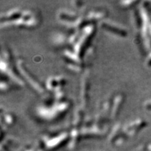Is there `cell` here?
I'll return each mask as SVG.
<instances>
[{
  "instance_id": "6da1fadb",
  "label": "cell",
  "mask_w": 151,
  "mask_h": 151,
  "mask_svg": "<svg viewBox=\"0 0 151 151\" xmlns=\"http://www.w3.org/2000/svg\"><path fill=\"white\" fill-rule=\"evenodd\" d=\"M71 102L67 98L62 100L52 99L46 100L37 106L36 115L41 120L47 122L58 121L65 116L71 109Z\"/></svg>"
},
{
  "instance_id": "7a4b0ae2",
  "label": "cell",
  "mask_w": 151,
  "mask_h": 151,
  "mask_svg": "<svg viewBox=\"0 0 151 151\" xmlns=\"http://www.w3.org/2000/svg\"><path fill=\"white\" fill-rule=\"evenodd\" d=\"M1 72L6 78L13 83L17 88L25 86V82L17 69L16 61L13 58L11 50L7 48H2L1 53Z\"/></svg>"
},
{
  "instance_id": "3957f363",
  "label": "cell",
  "mask_w": 151,
  "mask_h": 151,
  "mask_svg": "<svg viewBox=\"0 0 151 151\" xmlns=\"http://www.w3.org/2000/svg\"><path fill=\"white\" fill-rule=\"evenodd\" d=\"M16 65L17 69L20 73V76L25 82L32 88L36 93L43 95L46 94L47 90L45 85H43L40 81L38 79L30 70L27 67L25 61L21 58H18L16 60Z\"/></svg>"
},
{
  "instance_id": "277c9868",
  "label": "cell",
  "mask_w": 151,
  "mask_h": 151,
  "mask_svg": "<svg viewBox=\"0 0 151 151\" xmlns=\"http://www.w3.org/2000/svg\"><path fill=\"white\" fill-rule=\"evenodd\" d=\"M41 14L38 10L32 9H23L21 16L16 21L9 24L7 27H15L24 29H35L40 25Z\"/></svg>"
},
{
  "instance_id": "5b68a950",
  "label": "cell",
  "mask_w": 151,
  "mask_h": 151,
  "mask_svg": "<svg viewBox=\"0 0 151 151\" xmlns=\"http://www.w3.org/2000/svg\"><path fill=\"white\" fill-rule=\"evenodd\" d=\"M61 55L62 60L69 70L75 73H81L86 71L85 62L71 48L62 49Z\"/></svg>"
},
{
  "instance_id": "8992f818",
  "label": "cell",
  "mask_w": 151,
  "mask_h": 151,
  "mask_svg": "<svg viewBox=\"0 0 151 151\" xmlns=\"http://www.w3.org/2000/svg\"><path fill=\"white\" fill-rule=\"evenodd\" d=\"M82 13L74 9H62L57 12V20L69 29H71L74 22L78 20Z\"/></svg>"
},
{
  "instance_id": "52a82bcc",
  "label": "cell",
  "mask_w": 151,
  "mask_h": 151,
  "mask_svg": "<svg viewBox=\"0 0 151 151\" xmlns=\"http://www.w3.org/2000/svg\"><path fill=\"white\" fill-rule=\"evenodd\" d=\"M89 71L87 69L84 71L81 81L80 86V102L81 106L86 109L88 106L89 102V93H90V78Z\"/></svg>"
},
{
  "instance_id": "ba28073f",
  "label": "cell",
  "mask_w": 151,
  "mask_h": 151,
  "mask_svg": "<svg viewBox=\"0 0 151 151\" xmlns=\"http://www.w3.org/2000/svg\"><path fill=\"white\" fill-rule=\"evenodd\" d=\"M99 26L106 32H108L117 37L124 38L127 36V29L116 22L104 20L99 22Z\"/></svg>"
},
{
  "instance_id": "9c48e42d",
  "label": "cell",
  "mask_w": 151,
  "mask_h": 151,
  "mask_svg": "<svg viewBox=\"0 0 151 151\" xmlns=\"http://www.w3.org/2000/svg\"><path fill=\"white\" fill-rule=\"evenodd\" d=\"M67 79L62 76H52L47 78L45 83V87L47 91L52 94L63 90V88L67 84Z\"/></svg>"
},
{
  "instance_id": "30bf717a",
  "label": "cell",
  "mask_w": 151,
  "mask_h": 151,
  "mask_svg": "<svg viewBox=\"0 0 151 151\" xmlns=\"http://www.w3.org/2000/svg\"><path fill=\"white\" fill-rule=\"evenodd\" d=\"M108 15V11L104 9L96 8L90 10L86 13L87 24H95L96 22H101L105 20Z\"/></svg>"
},
{
  "instance_id": "8fae6325",
  "label": "cell",
  "mask_w": 151,
  "mask_h": 151,
  "mask_svg": "<svg viewBox=\"0 0 151 151\" xmlns=\"http://www.w3.org/2000/svg\"><path fill=\"white\" fill-rule=\"evenodd\" d=\"M124 98H125L124 94L122 92H119V93H117L115 95H113L112 109H111V120H116V118H118L122 109V106H123Z\"/></svg>"
},
{
  "instance_id": "7c38bea8",
  "label": "cell",
  "mask_w": 151,
  "mask_h": 151,
  "mask_svg": "<svg viewBox=\"0 0 151 151\" xmlns=\"http://www.w3.org/2000/svg\"><path fill=\"white\" fill-rule=\"evenodd\" d=\"M143 124V122L141 120H136L123 124L122 134L126 139L129 137H132L139 131V129H141Z\"/></svg>"
},
{
  "instance_id": "4fadbf2b",
  "label": "cell",
  "mask_w": 151,
  "mask_h": 151,
  "mask_svg": "<svg viewBox=\"0 0 151 151\" xmlns=\"http://www.w3.org/2000/svg\"><path fill=\"white\" fill-rule=\"evenodd\" d=\"M85 109L81 106H77L74 109L73 113L72 120H71V127L80 128L81 129L85 122Z\"/></svg>"
},
{
  "instance_id": "5bb4252c",
  "label": "cell",
  "mask_w": 151,
  "mask_h": 151,
  "mask_svg": "<svg viewBox=\"0 0 151 151\" xmlns=\"http://www.w3.org/2000/svg\"><path fill=\"white\" fill-rule=\"evenodd\" d=\"M70 34H66L64 32H58L52 36V41L56 47L65 49L69 48V38Z\"/></svg>"
},
{
  "instance_id": "9a60e30c",
  "label": "cell",
  "mask_w": 151,
  "mask_h": 151,
  "mask_svg": "<svg viewBox=\"0 0 151 151\" xmlns=\"http://www.w3.org/2000/svg\"><path fill=\"white\" fill-rule=\"evenodd\" d=\"M1 129H7L8 127H12L16 122V117L14 113L10 111H5L1 109Z\"/></svg>"
},
{
  "instance_id": "2e32d148",
  "label": "cell",
  "mask_w": 151,
  "mask_h": 151,
  "mask_svg": "<svg viewBox=\"0 0 151 151\" xmlns=\"http://www.w3.org/2000/svg\"><path fill=\"white\" fill-rule=\"evenodd\" d=\"M122 126H123V124L121 122H117L113 126L110 135H109V140L111 141H117L119 138L121 137Z\"/></svg>"
},
{
  "instance_id": "e0dca14e",
  "label": "cell",
  "mask_w": 151,
  "mask_h": 151,
  "mask_svg": "<svg viewBox=\"0 0 151 151\" xmlns=\"http://www.w3.org/2000/svg\"><path fill=\"white\" fill-rule=\"evenodd\" d=\"M16 87L13 83L10 82V81L8 79H4L1 78V83H0V88H1V92H6L11 90L13 88V87Z\"/></svg>"
},
{
  "instance_id": "ac0fdd59",
  "label": "cell",
  "mask_w": 151,
  "mask_h": 151,
  "mask_svg": "<svg viewBox=\"0 0 151 151\" xmlns=\"http://www.w3.org/2000/svg\"><path fill=\"white\" fill-rule=\"evenodd\" d=\"M71 4L72 5V6L74 8V10L78 11L83 8L84 2L82 1H71Z\"/></svg>"
},
{
  "instance_id": "d6986e66",
  "label": "cell",
  "mask_w": 151,
  "mask_h": 151,
  "mask_svg": "<svg viewBox=\"0 0 151 151\" xmlns=\"http://www.w3.org/2000/svg\"><path fill=\"white\" fill-rule=\"evenodd\" d=\"M136 1H120V6L122 9H127L131 7L133 4H135Z\"/></svg>"
}]
</instances>
